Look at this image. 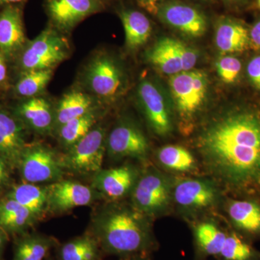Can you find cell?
I'll return each instance as SVG.
<instances>
[{
	"instance_id": "1",
	"label": "cell",
	"mask_w": 260,
	"mask_h": 260,
	"mask_svg": "<svg viewBox=\"0 0 260 260\" xmlns=\"http://www.w3.org/2000/svg\"><path fill=\"white\" fill-rule=\"evenodd\" d=\"M196 148L209 177L236 198L260 197V110L237 107L200 131Z\"/></svg>"
},
{
	"instance_id": "2",
	"label": "cell",
	"mask_w": 260,
	"mask_h": 260,
	"mask_svg": "<svg viewBox=\"0 0 260 260\" xmlns=\"http://www.w3.org/2000/svg\"><path fill=\"white\" fill-rule=\"evenodd\" d=\"M150 220L131 204H107L94 214L93 237L108 254L143 256L156 244Z\"/></svg>"
},
{
	"instance_id": "3",
	"label": "cell",
	"mask_w": 260,
	"mask_h": 260,
	"mask_svg": "<svg viewBox=\"0 0 260 260\" xmlns=\"http://www.w3.org/2000/svg\"><path fill=\"white\" fill-rule=\"evenodd\" d=\"M223 200V189L210 177L174 179L173 204L186 216H198L215 209Z\"/></svg>"
},
{
	"instance_id": "4",
	"label": "cell",
	"mask_w": 260,
	"mask_h": 260,
	"mask_svg": "<svg viewBox=\"0 0 260 260\" xmlns=\"http://www.w3.org/2000/svg\"><path fill=\"white\" fill-rule=\"evenodd\" d=\"M174 179L153 167L140 173L129 194L131 205L150 219L167 213L173 204Z\"/></svg>"
},
{
	"instance_id": "5",
	"label": "cell",
	"mask_w": 260,
	"mask_h": 260,
	"mask_svg": "<svg viewBox=\"0 0 260 260\" xmlns=\"http://www.w3.org/2000/svg\"><path fill=\"white\" fill-rule=\"evenodd\" d=\"M169 87L176 110L184 125L190 124L204 104L208 80L204 72H181L169 79Z\"/></svg>"
},
{
	"instance_id": "6",
	"label": "cell",
	"mask_w": 260,
	"mask_h": 260,
	"mask_svg": "<svg viewBox=\"0 0 260 260\" xmlns=\"http://www.w3.org/2000/svg\"><path fill=\"white\" fill-rule=\"evenodd\" d=\"M107 137L105 129L94 126L83 139L59 157L63 170L80 174H95L102 170L107 152Z\"/></svg>"
},
{
	"instance_id": "7",
	"label": "cell",
	"mask_w": 260,
	"mask_h": 260,
	"mask_svg": "<svg viewBox=\"0 0 260 260\" xmlns=\"http://www.w3.org/2000/svg\"><path fill=\"white\" fill-rule=\"evenodd\" d=\"M69 53V44L63 36L52 28L43 30L29 42L20 56L24 72L52 70L64 61Z\"/></svg>"
},
{
	"instance_id": "8",
	"label": "cell",
	"mask_w": 260,
	"mask_h": 260,
	"mask_svg": "<svg viewBox=\"0 0 260 260\" xmlns=\"http://www.w3.org/2000/svg\"><path fill=\"white\" fill-rule=\"evenodd\" d=\"M83 82L94 96L109 102L122 92L125 78L122 69L112 57L100 54L85 67Z\"/></svg>"
},
{
	"instance_id": "9",
	"label": "cell",
	"mask_w": 260,
	"mask_h": 260,
	"mask_svg": "<svg viewBox=\"0 0 260 260\" xmlns=\"http://www.w3.org/2000/svg\"><path fill=\"white\" fill-rule=\"evenodd\" d=\"M18 166L24 180L32 184L59 181L64 173L59 157L49 147L42 144L25 147Z\"/></svg>"
},
{
	"instance_id": "10",
	"label": "cell",
	"mask_w": 260,
	"mask_h": 260,
	"mask_svg": "<svg viewBox=\"0 0 260 260\" xmlns=\"http://www.w3.org/2000/svg\"><path fill=\"white\" fill-rule=\"evenodd\" d=\"M107 153L113 160H145L149 153L148 140L143 131L133 122L121 121L107 137Z\"/></svg>"
},
{
	"instance_id": "11",
	"label": "cell",
	"mask_w": 260,
	"mask_h": 260,
	"mask_svg": "<svg viewBox=\"0 0 260 260\" xmlns=\"http://www.w3.org/2000/svg\"><path fill=\"white\" fill-rule=\"evenodd\" d=\"M222 204L233 230L251 243L260 241V197L225 198Z\"/></svg>"
},
{
	"instance_id": "12",
	"label": "cell",
	"mask_w": 260,
	"mask_h": 260,
	"mask_svg": "<svg viewBox=\"0 0 260 260\" xmlns=\"http://www.w3.org/2000/svg\"><path fill=\"white\" fill-rule=\"evenodd\" d=\"M138 93L145 119L154 134L162 138L171 135L174 128L172 114L160 89L153 82L143 80Z\"/></svg>"
},
{
	"instance_id": "13",
	"label": "cell",
	"mask_w": 260,
	"mask_h": 260,
	"mask_svg": "<svg viewBox=\"0 0 260 260\" xmlns=\"http://www.w3.org/2000/svg\"><path fill=\"white\" fill-rule=\"evenodd\" d=\"M46 188L48 209L59 213L92 204L103 197L93 187L76 181H56Z\"/></svg>"
},
{
	"instance_id": "14",
	"label": "cell",
	"mask_w": 260,
	"mask_h": 260,
	"mask_svg": "<svg viewBox=\"0 0 260 260\" xmlns=\"http://www.w3.org/2000/svg\"><path fill=\"white\" fill-rule=\"evenodd\" d=\"M140 174L138 169L130 164L102 169L94 176L93 187L102 196L116 201L130 194Z\"/></svg>"
},
{
	"instance_id": "15",
	"label": "cell",
	"mask_w": 260,
	"mask_h": 260,
	"mask_svg": "<svg viewBox=\"0 0 260 260\" xmlns=\"http://www.w3.org/2000/svg\"><path fill=\"white\" fill-rule=\"evenodd\" d=\"M47 11L54 26L69 31L80 21L99 12L102 0H47Z\"/></svg>"
},
{
	"instance_id": "16",
	"label": "cell",
	"mask_w": 260,
	"mask_h": 260,
	"mask_svg": "<svg viewBox=\"0 0 260 260\" xmlns=\"http://www.w3.org/2000/svg\"><path fill=\"white\" fill-rule=\"evenodd\" d=\"M158 15L164 23L188 37H202L207 30L205 15L194 7L179 2L160 5Z\"/></svg>"
},
{
	"instance_id": "17",
	"label": "cell",
	"mask_w": 260,
	"mask_h": 260,
	"mask_svg": "<svg viewBox=\"0 0 260 260\" xmlns=\"http://www.w3.org/2000/svg\"><path fill=\"white\" fill-rule=\"evenodd\" d=\"M25 42L22 13L18 7L7 5L0 13V52L11 57Z\"/></svg>"
},
{
	"instance_id": "18",
	"label": "cell",
	"mask_w": 260,
	"mask_h": 260,
	"mask_svg": "<svg viewBox=\"0 0 260 260\" xmlns=\"http://www.w3.org/2000/svg\"><path fill=\"white\" fill-rule=\"evenodd\" d=\"M26 147L21 124L0 107V157L11 164H18Z\"/></svg>"
},
{
	"instance_id": "19",
	"label": "cell",
	"mask_w": 260,
	"mask_h": 260,
	"mask_svg": "<svg viewBox=\"0 0 260 260\" xmlns=\"http://www.w3.org/2000/svg\"><path fill=\"white\" fill-rule=\"evenodd\" d=\"M18 115L28 127L39 135H47L54 129L55 109L47 99L30 98L18 109Z\"/></svg>"
},
{
	"instance_id": "20",
	"label": "cell",
	"mask_w": 260,
	"mask_h": 260,
	"mask_svg": "<svg viewBox=\"0 0 260 260\" xmlns=\"http://www.w3.org/2000/svg\"><path fill=\"white\" fill-rule=\"evenodd\" d=\"M148 61L164 74L174 75L183 72L178 40L164 37L159 39L147 54Z\"/></svg>"
},
{
	"instance_id": "21",
	"label": "cell",
	"mask_w": 260,
	"mask_h": 260,
	"mask_svg": "<svg viewBox=\"0 0 260 260\" xmlns=\"http://www.w3.org/2000/svg\"><path fill=\"white\" fill-rule=\"evenodd\" d=\"M215 42L224 54L242 52L249 47V31L242 23L225 19L217 25Z\"/></svg>"
},
{
	"instance_id": "22",
	"label": "cell",
	"mask_w": 260,
	"mask_h": 260,
	"mask_svg": "<svg viewBox=\"0 0 260 260\" xmlns=\"http://www.w3.org/2000/svg\"><path fill=\"white\" fill-rule=\"evenodd\" d=\"M93 110L94 101L89 94L77 90L67 93L55 109L54 128L59 129L65 123Z\"/></svg>"
},
{
	"instance_id": "23",
	"label": "cell",
	"mask_w": 260,
	"mask_h": 260,
	"mask_svg": "<svg viewBox=\"0 0 260 260\" xmlns=\"http://www.w3.org/2000/svg\"><path fill=\"white\" fill-rule=\"evenodd\" d=\"M156 159L164 169L177 174H189L195 172L198 168V161L194 155L180 145L161 147L157 151Z\"/></svg>"
},
{
	"instance_id": "24",
	"label": "cell",
	"mask_w": 260,
	"mask_h": 260,
	"mask_svg": "<svg viewBox=\"0 0 260 260\" xmlns=\"http://www.w3.org/2000/svg\"><path fill=\"white\" fill-rule=\"evenodd\" d=\"M119 15L124 27L126 47L134 50L144 45L151 35L149 19L137 10H123Z\"/></svg>"
},
{
	"instance_id": "25",
	"label": "cell",
	"mask_w": 260,
	"mask_h": 260,
	"mask_svg": "<svg viewBox=\"0 0 260 260\" xmlns=\"http://www.w3.org/2000/svg\"><path fill=\"white\" fill-rule=\"evenodd\" d=\"M194 237L200 250L208 256H218L223 247L227 230L211 219L200 220L194 225Z\"/></svg>"
},
{
	"instance_id": "26",
	"label": "cell",
	"mask_w": 260,
	"mask_h": 260,
	"mask_svg": "<svg viewBox=\"0 0 260 260\" xmlns=\"http://www.w3.org/2000/svg\"><path fill=\"white\" fill-rule=\"evenodd\" d=\"M7 198L18 202L39 218L48 210L47 188L32 183H23L14 186Z\"/></svg>"
},
{
	"instance_id": "27",
	"label": "cell",
	"mask_w": 260,
	"mask_h": 260,
	"mask_svg": "<svg viewBox=\"0 0 260 260\" xmlns=\"http://www.w3.org/2000/svg\"><path fill=\"white\" fill-rule=\"evenodd\" d=\"M218 257L222 260H260V251L252 243L231 229Z\"/></svg>"
},
{
	"instance_id": "28",
	"label": "cell",
	"mask_w": 260,
	"mask_h": 260,
	"mask_svg": "<svg viewBox=\"0 0 260 260\" xmlns=\"http://www.w3.org/2000/svg\"><path fill=\"white\" fill-rule=\"evenodd\" d=\"M98 114L95 111L65 123L58 129L61 144L69 149L83 139L95 125Z\"/></svg>"
},
{
	"instance_id": "29",
	"label": "cell",
	"mask_w": 260,
	"mask_h": 260,
	"mask_svg": "<svg viewBox=\"0 0 260 260\" xmlns=\"http://www.w3.org/2000/svg\"><path fill=\"white\" fill-rule=\"evenodd\" d=\"M53 244L51 239L43 236L24 238L16 246L13 260H44Z\"/></svg>"
},
{
	"instance_id": "30",
	"label": "cell",
	"mask_w": 260,
	"mask_h": 260,
	"mask_svg": "<svg viewBox=\"0 0 260 260\" xmlns=\"http://www.w3.org/2000/svg\"><path fill=\"white\" fill-rule=\"evenodd\" d=\"M52 75V70L25 72L16 84L15 91L20 96L36 97L47 87Z\"/></svg>"
},
{
	"instance_id": "31",
	"label": "cell",
	"mask_w": 260,
	"mask_h": 260,
	"mask_svg": "<svg viewBox=\"0 0 260 260\" xmlns=\"http://www.w3.org/2000/svg\"><path fill=\"white\" fill-rule=\"evenodd\" d=\"M242 69V62L234 56H224L216 62L217 73L220 80L225 83H235L240 76Z\"/></svg>"
},
{
	"instance_id": "32",
	"label": "cell",
	"mask_w": 260,
	"mask_h": 260,
	"mask_svg": "<svg viewBox=\"0 0 260 260\" xmlns=\"http://www.w3.org/2000/svg\"><path fill=\"white\" fill-rule=\"evenodd\" d=\"M91 237L85 236L73 239L65 244L60 251L61 260H83L84 250Z\"/></svg>"
},
{
	"instance_id": "33",
	"label": "cell",
	"mask_w": 260,
	"mask_h": 260,
	"mask_svg": "<svg viewBox=\"0 0 260 260\" xmlns=\"http://www.w3.org/2000/svg\"><path fill=\"white\" fill-rule=\"evenodd\" d=\"M178 46L182 61L183 72L194 69L199 58L198 51L192 48L188 47L180 41H178Z\"/></svg>"
},
{
	"instance_id": "34",
	"label": "cell",
	"mask_w": 260,
	"mask_h": 260,
	"mask_svg": "<svg viewBox=\"0 0 260 260\" xmlns=\"http://www.w3.org/2000/svg\"><path fill=\"white\" fill-rule=\"evenodd\" d=\"M246 73L251 84L260 90V55L254 56L249 61Z\"/></svg>"
},
{
	"instance_id": "35",
	"label": "cell",
	"mask_w": 260,
	"mask_h": 260,
	"mask_svg": "<svg viewBox=\"0 0 260 260\" xmlns=\"http://www.w3.org/2000/svg\"><path fill=\"white\" fill-rule=\"evenodd\" d=\"M98 243L93 237L84 250L83 260H99V249Z\"/></svg>"
},
{
	"instance_id": "36",
	"label": "cell",
	"mask_w": 260,
	"mask_h": 260,
	"mask_svg": "<svg viewBox=\"0 0 260 260\" xmlns=\"http://www.w3.org/2000/svg\"><path fill=\"white\" fill-rule=\"evenodd\" d=\"M249 47L255 50L260 49V20L249 30Z\"/></svg>"
},
{
	"instance_id": "37",
	"label": "cell",
	"mask_w": 260,
	"mask_h": 260,
	"mask_svg": "<svg viewBox=\"0 0 260 260\" xmlns=\"http://www.w3.org/2000/svg\"><path fill=\"white\" fill-rule=\"evenodd\" d=\"M142 8L152 15L158 14L160 0H137Z\"/></svg>"
},
{
	"instance_id": "38",
	"label": "cell",
	"mask_w": 260,
	"mask_h": 260,
	"mask_svg": "<svg viewBox=\"0 0 260 260\" xmlns=\"http://www.w3.org/2000/svg\"><path fill=\"white\" fill-rule=\"evenodd\" d=\"M7 162L4 158L0 157V185L6 180L8 177V169H7Z\"/></svg>"
},
{
	"instance_id": "39",
	"label": "cell",
	"mask_w": 260,
	"mask_h": 260,
	"mask_svg": "<svg viewBox=\"0 0 260 260\" xmlns=\"http://www.w3.org/2000/svg\"><path fill=\"white\" fill-rule=\"evenodd\" d=\"M7 78V67L5 64V56L0 52V83L4 82Z\"/></svg>"
},
{
	"instance_id": "40",
	"label": "cell",
	"mask_w": 260,
	"mask_h": 260,
	"mask_svg": "<svg viewBox=\"0 0 260 260\" xmlns=\"http://www.w3.org/2000/svg\"><path fill=\"white\" fill-rule=\"evenodd\" d=\"M24 0H0V6L1 5H10L15 4V3H20Z\"/></svg>"
},
{
	"instance_id": "41",
	"label": "cell",
	"mask_w": 260,
	"mask_h": 260,
	"mask_svg": "<svg viewBox=\"0 0 260 260\" xmlns=\"http://www.w3.org/2000/svg\"><path fill=\"white\" fill-rule=\"evenodd\" d=\"M129 260H148L143 256H135Z\"/></svg>"
},
{
	"instance_id": "42",
	"label": "cell",
	"mask_w": 260,
	"mask_h": 260,
	"mask_svg": "<svg viewBox=\"0 0 260 260\" xmlns=\"http://www.w3.org/2000/svg\"><path fill=\"white\" fill-rule=\"evenodd\" d=\"M257 5H258V7H259V9H260V0H257Z\"/></svg>"
},
{
	"instance_id": "43",
	"label": "cell",
	"mask_w": 260,
	"mask_h": 260,
	"mask_svg": "<svg viewBox=\"0 0 260 260\" xmlns=\"http://www.w3.org/2000/svg\"><path fill=\"white\" fill-rule=\"evenodd\" d=\"M227 1L234 2V1H240V0H227Z\"/></svg>"
},
{
	"instance_id": "44",
	"label": "cell",
	"mask_w": 260,
	"mask_h": 260,
	"mask_svg": "<svg viewBox=\"0 0 260 260\" xmlns=\"http://www.w3.org/2000/svg\"><path fill=\"white\" fill-rule=\"evenodd\" d=\"M210 1H213V0H210Z\"/></svg>"
}]
</instances>
